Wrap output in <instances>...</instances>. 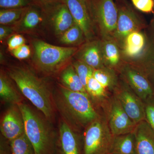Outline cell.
I'll return each instance as SVG.
<instances>
[{
    "label": "cell",
    "mask_w": 154,
    "mask_h": 154,
    "mask_svg": "<svg viewBox=\"0 0 154 154\" xmlns=\"http://www.w3.org/2000/svg\"><path fill=\"white\" fill-rule=\"evenodd\" d=\"M44 11L46 21L51 23L54 32L57 36H60L75 24L67 6L64 3L58 4Z\"/></svg>",
    "instance_id": "obj_13"
},
{
    "label": "cell",
    "mask_w": 154,
    "mask_h": 154,
    "mask_svg": "<svg viewBox=\"0 0 154 154\" xmlns=\"http://www.w3.org/2000/svg\"><path fill=\"white\" fill-rule=\"evenodd\" d=\"M31 4V0H0L1 9L26 8Z\"/></svg>",
    "instance_id": "obj_30"
},
{
    "label": "cell",
    "mask_w": 154,
    "mask_h": 154,
    "mask_svg": "<svg viewBox=\"0 0 154 154\" xmlns=\"http://www.w3.org/2000/svg\"><path fill=\"white\" fill-rule=\"evenodd\" d=\"M72 65L86 89L88 80L93 76L95 69L87 64L78 60L74 62Z\"/></svg>",
    "instance_id": "obj_28"
},
{
    "label": "cell",
    "mask_w": 154,
    "mask_h": 154,
    "mask_svg": "<svg viewBox=\"0 0 154 154\" xmlns=\"http://www.w3.org/2000/svg\"><path fill=\"white\" fill-rule=\"evenodd\" d=\"M118 19L113 38L119 48L125 38L134 31L142 30L146 25L131 6L126 3L117 5Z\"/></svg>",
    "instance_id": "obj_7"
},
{
    "label": "cell",
    "mask_w": 154,
    "mask_h": 154,
    "mask_svg": "<svg viewBox=\"0 0 154 154\" xmlns=\"http://www.w3.org/2000/svg\"><path fill=\"white\" fill-rule=\"evenodd\" d=\"M93 76L105 89H114L118 84L115 70L108 67L94 70Z\"/></svg>",
    "instance_id": "obj_24"
},
{
    "label": "cell",
    "mask_w": 154,
    "mask_h": 154,
    "mask_svg": "<svg viewBox=\"0 0 154 154\" xmlns=\"http://www.w3.org/2000/svg\"><path fill=\"white\" fill-rule=\"evenodd\" d=\"M0 129L3 136L10 141L25 133L23 117L18 105L11 107L6 112Z\"/></svg>",
    "instance_id": "obj_14"
},
{
    "label": "cell",
    "mask_w": 154,
    "mask_h": 154,
    "mask_svg": "<svg viewBox=\"0 0 154 154\" xmlns=\"http://www.w3.org/2000/svg\"><path fill=\"white\" fill-rule=\"evenodd\" d=\"M122 79L143 101L154 96L151 83L139 69L131 64L122 62L118 69Z\"/></svg>",
    "instance_id": "obj_8"
},
{
    "label": "cell",
    "mask_w": 154,
    "mask_h": 154,
    "mask_svg": "<svg viewBox=\"0 0 154 154\" xmlns=\"http://www.w3.org/2000/svg\"><path fill=\"white\" fill-rule=\"evenodd\" d=\"M133 132L137 154H154V130L148 122L138 123Z\"/></svg>",
    "instance_id": "obj_17"
},
{
    "label": "cell",
    "mask_w": 154,
    "mask_h": 154,
    "mask_svg": "<svg viewBox=\"0 0 154 154\" xmlns=\"http://www.w3.org/2000/svg\"><path fill=\"white\" fill-rule=\"evenodd\" d=\"M17 105L23 117L25 134L35 154H49L53 142L47 125L28 105L20 103Z\"/></svg>",
    "instance_id": "obj_4"
},
{
    "label": "cell",
    "mask_w": 154,
    "mask_h": 154,
    "mask_svg": "<svg viewBox=\"0 0 154 154\" xmlns=\"http://www.w3.org/2000/svg\"><path fill=\"white\" fill-rule=\"evenodd\" d=\"M75 55L77 60L85 63L94 69L105 66L100 38L86 42L79 48Z\"/></svg>",
    "instance_id": "obj_15"
},
{
    "label": "cell",
    "mask_w": 154,
    "mask_h": 154,
    "mask_svg": "<svg viewBox=\"0 0 154 154\" xmlns=\"http://www.w3.org/2000/svg\"><path fill=\"white\" fill-rule=\"evenodd\" d=\"M33 63L39 71L53 74L64 68L79 48L52 45L40 40L33 42Z\"/></svg>",
    "instance_id": "obj_3"
},
{
    "label": "cell",
    "mask_w": 154,
    "mask_h": 154,
    "mask_svg": "<svg viewBox=\"0 0 154 154\" xmlns=\"http://www.w3.org/2000/svg\"><path fill=\"white\" fill-rule=\"evenodd\" d=\"M45 20L44 10L32 4L27 7L22 18L13 27L17 33L29 32L36 30Z\"/></svg>",
    "instance_id": "obj_16"
},
{
    "label": "cell",
    "mask_w": 154,
    "mask_h": 154,
    "mask_svg": "<svg viewBox=\"0 0 154 154\" xmlns=\"http://www.w3.org/2000/svg\"><path fill=\"white\" fill-rule=\"evenodd\" d=\"M10 142L12 154H35L33 146L25 133Z\"/></svg>",
    "instance_id": "obj_26"
},
{
    "label": "cell",
    "mask_w": 154,
    "mask_h": 154,
    "mask_svg": "<svg viewBox=\"0 0 154 154\" xmlns=\"http://www.w3.org/2000/svg\"><path fill=\"white\" fill-rule=\"evenodd\" d=\"M32 4L39 6L43 10H46L61 3L64 0H31Z\"/></svg>",
    "instance_id": "obj_35"
},
{
    "label": "cell",
    "mask_w": 154,
    "mask_h": 154,
    "mask_svg": "<svg viewBox=\"0 0 154 154\" xmlns=\"http://www.w3.org/2000/svg\"><path fill=\"white\" fill-rule=\"evenodd\" d=\"M145 102L146 120L154 130V96Z\"/></svg>",
    "instance_id": "obj_32"
},
{
    "label": "cell",
    "mask_w": 154,
    "mask_h": 154,
    "mask_svg": "<svg viewBox=\"0 0 154 154\" xmlns=\"http://www.w3.org/2000/svg\"><path fill=\"white\" fill-rule=\"evenodd\" d=\"M101 40L105 66L114 69H118L123 62L118 44L113 38Z\"/></svg>",
    "instance_id": "obj_18"
},
{
    "label": "cell",
    "mask_w": 154,
    "mask_h": 154,
    "mask_svg": "<svg viewBox=\"0 0 154 154\" xmlns=\"http://www.w3.org/2000/svg\"><path fill=\"white\" fill-rule=\"evenodd\" d=\"M8 74L15 82L22 94L50 119L54 113L53 100L48 86L30 69L23 66L12 67Z\"/></svg>",
    "instance_id": "obj_1"
},
{
    "label": "cell",
    "mask_w": 154,
    "mask_h": 154,
    "mask_svg": "<svg viewBox=\"0 0 154 154\" xmlns=\"http://www.w3.org/2000/svg\"><path fill=\"white\" fill-rule=\"evenodd\" d=\"M106 90L93 76L88 80L86 87L88 94L97 99H101L106 96Z\"/></svg>",
    "instance_id": "obj_29"
},
{
    "label": "cell",
    "mask_w": 154,
    "mask_h": 154,
    "mask_svg": "<svg viewBox=\"0 0 154 154\" xmlns=\"http://www.w3.org/2000/svg\"><path fill=\"white\" fill-rule=\"evenodd\" d=\"M60 81L63 86L70 91L88 93L72 64L63 69Z\"/></svg>",
    "instance_id": "obj_21"
},
{
    "label": "cell",
    "mask_w": 154,
    "mask_h": 154,
    "mask_svg": "<svg viewBox=\"0 0 154 154\" xmlns=\"http://www.w3.org/2000/svg\"><path fill=\"white\" fill-rule=\"evenodd\" d=\"M12 54L18 59H26L30 56L31 54V50L30 47L26 44L23 45L17 49L11 51Z\"/></svg>",
    "instance_id": "obj_34"
},
{
    "label": "cell",
    "mask_w": 154,
    "mask_h": 154,
    "mask_svg": "<svg viewBox=\"0 0 154 154\" xmlns=\"http://www.w3.org/2000/svg\"><path fill=\"white\" fill-rule=\"evenodd\" d=\"M135 8L144 13H153L154 0H131Z\"/></svg>",
    "instance_id": "obj_31"
},
{
    "label": "cell",
    "mask_w": 154,
    "mask_h": 154,
    "mask_svg": "<svg viewBox=\"0 0 154 154\" xmlns=\"http://www.w3.org/2000/svg\"><path fill=\"white\" fill-rule=\"evenodd\" d=\"M109 154H137L134 133L113 136Z\"/></svg>",
    "instance_id": "obj_20"
},
{
    "label": "cell",
    "mask_w": 154,
    "mask_h": 154,
    "mask_svg": "<svg viewBox=\"0 0 154 154\" xmlns=\"http://www.w3.org/2000/svg\"><path fill=\"white\" fill-rule=\"evenodd\" d=\"M153 14V16L148 27V33L146 34L150 42L154 44V11Z\"/></svg>",
    "instance_id": "obj_37"
},
{
    "label": "cell",
    "mask_w": 154,
    "mask_h": 154,
    "mask_svg": "<svg viewBox=\"0 0 154 154\" xmlns=\"http://www.w3.org/2000/svg\"><path fill=\"white\" fill-rule=\"evenodd\" d=\"M59 132L63 154H80L78 139L72 127L64 121L61 122Z\"/></svg>",
    "instance_id": "obj_19"
},
{
    "label": "cell",
    "mask_w": 154,
    "mask_h": 154,
    "mask_svg": "<svg viewBox=\"0 0 154 154\" xmlns=\"http://www.w3.org/2000/svg\"><path fill=\"white\" fill-rule=\"evenodd\" d=\"M114 91L116 98L136 124L146 120L145 103L126 83L118 84Z\"/></svg>",
    "instance_id": "obj_9"
},
{
    "label": "cell",
    "mask_w": 154,
    "mask_h": 154,
    "mask_svg": "<svg viewBox=\"0 0 154 154\" xmlns=\"http://www.w3.org/2000/svg\"><path fill=\"white\" fill-rule=\"evenodd\" d=\"M113 136L104 118H99L88 125L84 139V154H109Z\"/></svg>",
    "instance_id": "obj_6"
},
{
    "label": "cell",
    "mask_w": 154,
    "mask_h": 154,
    "mask_svg": "<svg viewBox=\"0 0 154 154\" xmlns=\"http://www.w3.org/2000/svg\"><path fill=\"white\" fill-rule=\"evenodd\" d=\"M149 43L147 35L142 30L130 33L120 47L122 62L131 64L137 63L144 55Z\"/></svg>",
    "instance_id": "obj_11"
},
{
    "label": "cell",
    "mask_w": 154,
    "mask_h": 154,
    "mask_svg": "<svg viewBox=\"0 0 154 154\" xmlns=\"http://www.w3.org/2000/svg\"><path fill=\"white\" fill-rule=\"evenodd\" d=\"M107 122L113 136L133 132L137 125L128 115L115 96L110 102Z\"/></svg>",
    "instance_id": "obj_12"
},
{
    "label": "cell",
    "mask_w": 154,
    "mask_h": 154,
    "mask_svg": "<svg viewBox=\"0 0 154 154\" xmlns=\"http://www.w3.org/2000/svg\"><path fill=\"white\" fill-rule=\"evenodd\" d=\"M0 96L4 102L14 105L22 103L21 96L15 90L8 77L3 72L0 74Z\"/></svg>",
    "instance_id": "obj_22"
},
{
    "label": "cell",
    "mask_w": 154,
    "mask_h": 154,
    "mask_svg": "<svg viewBox=\"0 0 154 154\" xmlns=\"http://www.w3.org/2000/svg\"><path fill=\"white\" fill-rule=\"evenodd\" d=\"M14 27H11L8 25H1L0 26V40L2 41L8 37L14 32Z\"/></svg>",
    "instance_id": "obj_36"
},
{
    "label": "cell",
    "mask_w": 154,
    "mask_h": 154,
    "mask_svg": "<svg viewBox=\"0 0 154 154\" xmlns=\"http://www.w3.org/2000/svg\"><path fill=\"white\" fill-rule=\"evenodd\" d=\"M88 93L70 91L60 86L54 102L65 122L71 126L85 127L99 118Z\"/></svg>",
    "instance_id": "obj_2"
},
{
    "label": "cell",
    "mask_w": 154,
    "mask_h": 154,
    "mask_svg": "<svg viewBox=\"0 0 154 154\" xmlns=\"http://www.w3.org/2000/svg\"><path fill=\"white\" fill-rule=\"evenodd\" d=\"M25 38L20 34H14L9 38L8 41V48L11 51L25 44Z\"/></svg>",
    "instance_id": "obj_33"
},
{
    "label": "cell",
    "mask_w": 154,
    "mask_h": 154,
    "mask_svg": "<svg viewBox=\"0 0 154 154\" xmlns=\"http://www.w3.org/2000/svg\"><path fill=\"white\" fill-rule=\"evenodd\" d=\"M142 72L154 87V44L150 42L148 48L140 60L132 64Z\"/></svg>",
    "instance_id": "obj_23"
},
{
    "label": "cell",
    "mask_w": 154,
    "mask_h": 154,
    "mask_svg": "<svg viewBox=\"0 0 154 154\" xmlns=\"http://www.w3.org/2000/svg\"><path fill=\"white\" fill-rule=\"evenodd\" d=\"M96 32L101 40L113 38L118 19L114 0H89Z\"/></svg>",
    "instance_id": "obj_5"
},
{
    "label": "cell",
    "mask_w": 154,
    "mask_h": 154,
    "mask_svg": "<svg viewBox=\"0 0 154 154\" xmlns=\"http://www.w3.org/2000/svg\"><path fill=\"white\" fill-rule=\"evenodd\" d=\"M60 37V42L67 45H79L86 42L83 30L76 24L69 28Z\"/></svg>",
    "instance_id": "obj_25"
},
{
    "label": "cell",
    "mask_w": 154,
    "mask_h": 154,
    "mask_svg": "<svg viewBox=\"0 0 154 154\" xmlns=\"http://www.w3.org/2000/svg\"><path fill=\"white\" fill-rule=\"evenodd\" d=\"M75 23L83 30L86 42L95 39L96 30L89 0H64Z\"/></svg>",
    "instance_id": "obj_10"
},
{
    "label": "cell",
    "mask_w": 154,
    "mask_h": 154,
    "mask_svg": "<svg viewBox=\"0 0 154 154\" xmlns=\"http://www.w3.org/2000/svg\"><path fill=\"white\" fill-rule=\"evenodd\" d=\"M27 7L17 8L1 9V25H15L19 22L25 13Z\"/></svg>",
    "instance_id": "obj_27"
}]
</instances>
